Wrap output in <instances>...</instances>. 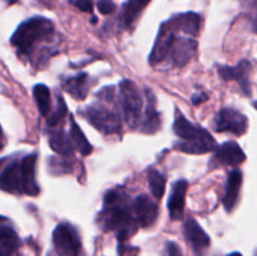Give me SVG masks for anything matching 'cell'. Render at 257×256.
<instances>
[{"instance_id": "obj_5", "label": "cell", "mask_w": 257, "mask_h": 256, "mask_svg": "<svg viewBox=\"0 0 257 256\" xmlns=\"http://www.w3.org/2000/svg\"><path fill=\"white\" fill-rule=\"evenodd\" d=\"M119 103L127 124L131 128L137 127L142 115L143 100L132 80L123 79L119 83Z\"/></svg>"}, {"instance_id": "obj_13", "label": "cell", "mask_w": 257, "mask_h": 256, "mask_svg": "<svg viewBox=\"0 0 257 256\" xmlns=\"http://www.w3.org/2000/svg\"><path fill=\"white\" fill-rule=\"evenodd\" d=\"M175 37V30L168 25L167 22L163 23V24L161 25L157 38H156L155 45H153L152 50H151L150 57H148L150 64L152 65V67H155L158 63H162L167 59L168 52H170L171 47H172Z\"/></svg>"}, {"instance_id": "obj_1", "label": "cell", "mask_w": 257, "mask_h": 256, "mask_svg": "<svg viewBox=\"0 0 257 256\" xmlns=\"http://www.w3.org/2000/svg\"><path fill=\"white\" fill-rule=\"evenodd\" d=\"M99 223L104 231H114L119 245L137 232L138 222L128 207V196L123 188H113L105 193Z\"/></svg>"}, {"instance_id": "obj_23", "label": "cell", "mask_w": 257, "mask_h": 256, "mask_svg": "<svg viewBox=\"0 0 257 256\" xmlns=\"http://www.w3.org/2000/svg\"><path fill=\"white\" fill-rule=\"evenodd\" d=\"M150 2L151 0H128L122 12L123 27L130 28Z\"/></svg>"}, {"instance_id": "obj_32", "label": "cell", "mask_w": 257, "mask_h": 256, "mask_svg": "<svg viewBox=\"0 0 257 256\" xmlns=\"http://www.w3.org/2000/svg\"><path fill=\"white\" fill-rule=\"evenodd\" d=\"M4 146H5V137H4V133H3L2 125H0V151L4 148Z\"/></svg>"}, {"instance_id": "obj_18", "label": "cell", "mask_w": 257, "mask_h": 256, "mask_svg": "<svg viewBox=\"0 0 257 256\" xmlns=\"http://www.w3.org/2000/svg\"><path fill=\"white\" fill-rule=\"evenodd\" d=\"M146 95H147V105H146V112L142 120V125H141V131L146 135H153L160 130L161 118L160 113L157 112V108H156L157 102H156V97L152 90L146 89Z\"/></svg>"}, {"instance_id": "obj_4", "label": "cell", "mask_w": 257, "mask_h": 256, "mask_svg": "<svg viewBox=\"0 0 257 256\" xmlns=\"http://www.w3.org/2000/svg\"><path fill=\"white\" fill-rule=\"evenodd\" d=\"M54 34V24L52 20L43 17H34L25 20L12 35L10 43L17 48L19 54H33L38 44L48 42Z\"/></svg>"}, {"instance_id": "obj_17", "label": "cell", "mask_w": 257, "mask_h": 256, "mask_svg": "<svg viewBox=\"0 0 257 256\" xmlns=\"http://www.w3.org/2000/svg\"><path fill=\"white\" fill-rule=\"evenodd\" d=\"M167 23L172 29L185 33L187 37L196 38L200 34L201 17L193 12L175 15L170 20H167Z\"/></svg>"}, {"instance_id": "obj_21", "label": "cell", "mask_w": 257, "mask_h": 256, "mask_svg": "<svg viewBox=\"0 0 257 256\" xmlns=\"http://www.w3.org/2000/svg\"><path fill=\"white\" fill-rule=\"evenodd\" d=\"M49 145L54 152L60 156H64V157H70L74 152V146H73L72 141L70 138H68L67 133L62 128H58L50 133Z\"/></svg>"}, {"instance_id": "obj_2", "label": "cell", "mask_w": 257, "mask_h": 256, "mask_svg": "<svg viewBox=\"0 0 257 256\" xmlns=\"http://www.w3.org/2000/svg\"><path fill=\"white\" fill-rule=\"evenodd\" d=\"M37 153H32L20 161H13L0 175V188L9 193H25L37 196L39 186L35 181Z\"/></svg>"}, {"instance_id": "obj_26", "label": "cell", "mask_w": 257, "mask_h": 256, "mask_svg": "<svg viewBox=\"0 0 257 256\" xmlns=\"http://www.w3.org/2000/svg\"><path fill=\"white\" fill-rule=\"evenodd\" d=\"M57 98H58L57 107H55V109L50 113V115L48 117V119H47V124L49 125V127H55V125H57L58 123H59L60 120L65 117V115H67V113H68L67 104H65V102H64V99H63L62 95H58Z\"/></svg>"}, {"instance_id": "obj_15", "label": "cell", "mask_w": 257, "mask_h": 256, "mask_svg": "<svg viewBox=\"0 0 257 256\" xmlns=\"http://www.w3.org/2000/svg\"><path fill=\"white\" fill-rule=\"evenodd\" d=\"M20 247V238L7 217L0 216V256H14Z\"/></svg>"}, {"instance_id": "obj_3", "label": "cell", "mask_w": 257, "mask_h": 256, "mask_svg": "<svg viewBox=\"0 0 257 256\" xmlns=\"http://www.w3.org/2000/svg\"><path fill=\"white\" fill-rule=\"evenodd\" d=\"M173 131L176 136L181 138L180 142H176L173 147L181 152L188 155H203V153L212 152L217 148V142L210 135V132L190 122L178 108H176L175 110Z\"/></svg>"}, {"instance_id": "obj_34", "label": "cell", "mask_w": 257, "mask_h": 256, "mask_svg": "<svg viewBox=\"0 0 257 256\" xmlns=\"http://www.w3.org/2000/svg\"><path fill=\"white\" fill-rule=\"evenodd\" d=\"M18 0H7V3H8V5H12V4H14V3H17Z\"/></svg>"}, {"instance_id": "obj_25", "label": "cell", "mask_w": 257, "mask_h": 256, "mask_svg": "<svg viewBox=\"0 0 257 256\" xmlns=\"http://www.w3.org/2000/svg\"><path fill=\"white\" fill-rule=\"evenodd\" d=\"M148 185H150L151 192L155 196V198L161 200L165 195L166 190V178L160 171L151 170L148 173Z\"/></svg>"}, {"instance_id": "obj_7", "label": "cell", "mask_w": 257, "mask_h": 256, "mask_svg": "<svg viewBox=\"0 0 257 256\" xmlns=\"http://www.w3.org/2000/svg\"><path fill=\"white\" fill-rule=\"evenodd\" d=\"M53 248L55 256H79L82 241L77 228L70 223H59L53 231Z\"/></svg>"}, {"instance_id": "obj_6", "label": "cell", "mask_w": 257, "mask_h": 256, "mask_svg": "<svg viewBox=\"0 0 257 256\" xmlns=\"http://www.w3.org/2000/svg\"><path fill=\"white\" fill-rule=\"evenodd\" d=\"M104 102V100H103ZM88 122L103 135H114L120 131L119 114L104 103H94L85 108Z\"/></svg>"}, {"instance_id": "obj_12", "label": "cell", "mask_w": 257, "mask_h": 256, "mask_svg": "<svg viewBox=\"0 0 257 256\" xmlns=\"http://www.w3.org/2000/svg\"><path fill=\"white\" fill-rule=\"evenodd\" d=\"M251 63L248 60L243 59L235 67H228V65H218L217 72L220 77L225 80H236L240 85L241 90L245 95H251Z\"/></svg>"}, {"instance_id": "obj_10", "label": "cell", "mask_w": 257, "mask_h": 256, "mask_svg": "<svg viewBox=\"0 0 257 256\" xmlns=\"http://www.w3.org/2000/svg\"><path fill=\"white\" fill-rule=\"evenodd\" d=\"M198 43L195 38L191 37H177L172 43L167 59H170L171 64L175 67L182 68L191 62L197 53Z\"/></svg>"}, {"instance_id": "obj_11", "label": "cell", "mask_w": 257, "mask_h": 256, "mask_svg": "<svg viewBox=\"0 0 257 256\" xmlns=\"http://www.w3.org/2000/svg\"><path fill=\"white\" fill-rule=\"evenodd\" d=\"M183 235L190 247L197 256H202L205 251L210 247V236L205 232V230L193 217H188L183 223Z\"/></svg>"}, {"instance_id": "obj_27", "label": "cell", "mask_w": 257, "mask_h": 256, "mask_svg": "<svg viewBox=\"0 0 257 256\" xmlns=\"http://www.w3.org/2000/svg\"><path fill=\"white\" fill-rule=\"evenodd\" d=\"M49 167H50V171L55 168L54 175H62V173L68 172L67 168H70V166L68 165L64 160H60V158H57V157H50Z\"/></svg>"}, {"instance_id": "obj_29", "label": "cell", "mask_w": 257, "mask_h": 256, "mask_svg": "<svg viewBox=\"0 0 257 256\" xmlns=\"http://www.w3.org/2000/svg\"><path fill=\"white\" fill-rule=\"evenodd\" d=\"M98 10H99L100 14L108 15L110 13H113L115 10V4L113 3V0H99L97 4Z\"/></svg>"}, {"instance_id": "obj_31", "label": "cell", "mask_w": 257, "mask_h": 256, "mask_svg": "<svg viewBox=\"0 0 257 256\" xmlns=\"http://www.w3.org/2000/svg\"><path fill=\"white\" fill-rule=\"evenodd\" d=\"M207 99H208V95L206 94V93H203V92L198 93V94H193L192 95V103H193V104H196V105L201 104L202 102H206Z\"/></svg>"}, {"instance_id": "obj_22", "label": "cell", "mask_w": 257, "mask_h": 256, "mask_svg": "<svg viewBox=\"0 0 257 256\" xmlns=\"http://www.w3.org/2000/svg\"><path fill=\"white\" fill-rule=\"evenodd\" d=\"M69 138L72 141L73 146L79 151L82 156H89L93 152V147L88 140L85 138L84 133L82 132L79 125L75 123L73 117H70V130H69Z\"/></svg>"}, {"instance_id": "obj_9", "label": "cell", "mask_w": 257, "mask_h": 256, "mask_svg": "<svg viewBox=\"0 0 257 256\" xmlns=\"http://www.w3.org/2000/svg\"><path fill=\"white\" fill-rule=\"evenodd\" d=\"M246 161V155L238 143L235 141H228L221 145L220 147L215 150V153L211 157L210 166L211 170H215L218 167H233L237 168L238 166L242 165Z\"/></svg>"}, {"instance_id": "obj_36", "label": "cell", "mask_w": 257, "mask_h": 256, "mask_svg": "<svg viewBox=\"0 0 257 256\" xmlns=\"http://www.w3.org/2000/svg\"><path fill=\"white\" fill-rule=\"evenodd\" d=\"M3 163H4V160H0V166H2Z\"/></svg>"}, {"instance_id": "obj_14", "label": "cell", "mask_w": 257, "mask_h": 256, "mask_svg": "<svg viewBox=\"0 0 257 256\" xmlns=\"http://www.w3.org/2000/svg\"><path fill=\"white\" fill-rule=\"evenodd\" d=\"M133 212L141 227H150L158 217V206L147 195H140L133 202Z\"/></svg>"}, {"instance_id": "obj_20", "label": "cell", "mask_w": 257, "mask_h": 256, "mask_svg": "<svg viewBox=\"0 0 257 256\" xmlns=\"http://www.w3.org/2000/svg\"><path fill=\"white\" fill-rule=\"evenodd\" d=\"M64 89L74 99H84L89 90L87 73H79L74 77H68L64 82Z\"/></svg>"}, {"instance_id": "obj_30", "label": "cell", "mask_w": 257, "mask_h": 256, "mask_svg": "<svg viewBox=\"0 0 257 256\" xmlns=\"http://www.w3.org/2000/svg\"><path fill=\"white\" fill-rule=\"evenodd\" d=\"M72 4L85 13H93L92 0H72Z\"/></svg>"}, {"instance_id": "obj_19", "label": "cell", "mask_w": 257, "mask_h": 256, "mask_svg": "<svg viewBox=\"0 0 257 256\" xmlns=\"http://www.w3.org/2000/svg\"><path fill=\"white\" fill-rule=\"evenodd\" d=\"M241 185H242V172L240 170H232L228 173L225 186V195H223L222 200L223 206H225L227 212H231L237 203Z\"/></svg>"}, {"instance_id": "obj_35", "label": "cell", "mask_w": 257, "mask_h": 256, "mask_svg": "<svg viewBox=\"0 0 257 256\" xmlns=\"http://www.w3.org/2000/svg\"><path fill=\"white\" fill-rule=\"evenodd\" d=\"M252 105H253V107H255V108H256V110H257V100H255V102H253V103H252Z\"/></svg>"}, {"instance_id": "obj_33", "label": "cell", "mask_w": 257, "mask_h": 256, "mask_svg": "<svg viewBox=\"0 0 257 256\" xmlns=\"http://www.w3.org/2000/svg\"><path fill=\"white\" fill-rule=\"evenodd\" d=\"M227 256H242V255H241L240 252H231V253H228Z\"/></svg>"}, {"instance_id": "obj_16", "label": "cell", "mask_w": 257, "mask_h": 256, "mask_svg": "<svg viewBox=\"0 0 257 256\" xmlns=\"http://www.w3.org/2000/svg\"><path fill=\"white\" fill-rule=\"evenodd\" d=\"M188 182L186 180H180L173 183L170 198H168L167 207L170 217L172 221L181 220L185 211V198L187 193Z\"/></svg>"}, {"instance_id": "obj_37", "label": "cell", "mask_w": 257, "mask_h": 256, "mask_svg": "<svg viewBox=\"0 0 257 256\" xmlns=\"http://www.w3.org/2000/svg\"><path fill=\"white\" fill-rule=\"evenodd\" d=\"M253 256H257V248H256V251H255V253H253Z\"/></svg>"}, {"instance_id": "obj_28", "label": "cell", "mask_w": 257, "mask_h": 256, "mask_svg": "<svg viewBox=\"0 0 257 256\" xmlns=\"http://www.w3.org/2000/svg\"><path fill=\"white\" fill-rule=\"evenodd\" d=\"M163 256H183V253L180 246L175 241H168L163 248Z\"/></svg>"}, {"instance_id": "obj_8", "label": "cell", "mask_w": 257, "mask_h": 256, "mask_svg": "<svg viewBox=\"0 0 257 256\" xmlns=\"http://www.w3.org/2000/svg\"><path fill=\"white\" fill-rule=\"evenodd\" d=\"M247 128V117L235 108H222L213 120V130L216 132H230L237 137L245 135Z\"/></svg>"}, {"instance_id": "obj_24", "label": "cell", "mask_w": 257, "mask_h": 256, "mask_svg": "<svg viewBox=\"0 0 257 256\" xmlns=\"http://www.w3.org/2000/svg\"><path fill=\"white\" fill-rule=\"evenodd\" d=\"M35 103L42 117H48L50 113V90L45 84H37L33 88Z\"/></svg>"}]
</instances>
